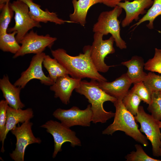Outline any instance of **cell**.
<instances>
[{
	"mask_svg": "<svg viewBox=\"0 0 161 161\" xmlns=\"http://www.w3.org/2000/svg\"><path fill=\"white\" fill-rule=\"evenodd\" d=\"M45 55V53L42 52L33 56L29 67L22 72L21 77L16 81L14 85L22 89L31 80L37 79L45 85H52L54 82L49 76H47L45 75L42 69V65Z\"/></svg>",
	"mask_w": 161,
	"mask_h": 161,
	"instance_id": "obj_12",
	"label": "cell"
},
{
	"mask_svg": "<svg viewBox=\"0 0 161 161\" xmlns=\"http://www.w3.org/2000/svg\"><path fill=\"white\" fill-rule=\"evenodd\" d=\"M122 100L117 99L113 103L115 108L114 121L102 131V134L112 135L116 131H122L144 146H147V137L138 129L134 117L125 107Z\"/></svg>",
	"mask_w": 161,
	"mask_h": 161,
	"instance_id": "obj_3",
	"label": "cell"
},
{
	"mask_svg": "<svg viewBox=\"0 0 161 161\" xmlns=\"http://www.w3.org/2000/svg\"><path fill=\"white\" fill-rule=\"evenodd\" d=\"M128 0H102V3L106 6L111 7H114L122 1Z\"/></svg>",
	"mask_w": 161,
	"mask_h": 161,
	"instance_id": "obj_32",
	"label": "cell"
},
{
	"mask_svg": "<svg viewBox=\"0 0 161 161\" xmlns=\"http://www.w3.org/2000/svg\"><path fill=\"white\" fill-rule=\"evenodd\" d=\"M97 82L98 86L101 89L117 99H123L132 84L126 73L111 82Z\"/></svg>",
	"mask_w": 161,
	"mask_h": 161,
	"instance_id": "obj_15",
	"label": "cell"
},
{
	"mask_svg": "<svg viewBox=\"0 0 161 161\" xmlns=\"http://www.w3.org/2000/svg\"><path fill=\"white\" fill-rule=\"evenodd\" d=\"M147 109L155 120H161V95L159 92L152 93L151 101Z\"/></svg>",
	"mask_w": 161,
	"mask_h": 161,
	"instance_id": "obj_26",
	"label": "cell"
},
{
	"mask_svg": "<svg viewBox=\"0 0 161 161\" xmlns=\"http://www.w3.org/2000/svg\"><path fill=\"white\" fill-rule=\"evenodd\" d=\"M153 1L152 5L144 16L132 27L136 26V27L143 22L148 21L149 23L147 24V27L150 29L154 28L153 23L154 20L158 16L161 15V0Z\"/></svg>",
	"mask_w": 161,
	"mask_h": 161,
	"instance_id": "obj_23",
	"label": "cell"
},
{
	"mask_svg": "<svg viewBox=\"0 0 161 161\" xmlns=\"http://www.w3.org/2000/svg\"><path fill=\"white\" fill-rule=\"evenodd\" d=\"M52 115L63 124L69 128L76 126L89 127L92 122V112L90 104L83 110L75 106L68 109H57Z\"/></svg>",
	"mask_w": 161,
	"mask_h": 161,
	"instance_id": "obj_10",
	"label": "cell"
},
{
	"mask_svg": "<svg viewBox=\"0 0 161 161\" xmlns=\"http://www.w3.org/2000/svg\"><path fill=\"white\" fill-rule=\"evenodd\" d=\"M10 5L15 13V24L13 27L8 28L7 31L9 33L16 32V38L19 43L29 30L35 27L40 28L41 26L40 22L30 17L29 7L24 2L16 0L10 3Z\"/></svg>",
	"mask_w": 161,
	"mask_h": 161,
	"instance_id": "obj_5",
	"label": "cell"
},
{
	"mask_svg": "<svg viewBox=\"0 0 161 161\" xmlns=\"http://www.w3.org/2000/svg\"><path fill=\"white\" fill-rule=\"evenodd\" d=\"M57 39L56 37H51L49 34L40 35L31 30L20 42L19 43L21 44L20 49L13 58H15L27 54L42 52L47 47L51 48Z\"/></svg>",
	"mask_w": 161,
	"mask_h": 161,
	"instance_id": "obj_11",
	"label": "cell"
},
{
	"mask_svg": "<svg viewBox=\"0 0 161 161\" xmlns=\"http://www.w3.org/2000/svg\"><path fill=\"white\" fill-rule=\"evenodd\" d=\"M103 36L100 33L95 32L93 41L90 46V57L97 71L105 73L112 66L105 63V58L107 55L114 53L115 50L113 47L114 40L113 37L111 36L109 39L103 40Z\"/></svg>",
	"mask_w": 161,
	"mask_h": 161,
	"instance_id": "obj_7",
	"label": "cell"
},
{
	"mask_svg": "<svg viewBox=\"0 0 161 161\" xmlns=\"http://www.w3.org/2000/svg\"><path fill=\"white\" fill-rule=\"evenodd\" d=\"M67 75L58 78L51 86L50 90L54 92L55 98H58L64 104L67 105L74 89L79 86L81 79L70 77Z\"/></svg>",
	"mask_w": 161,
	"mask_h": 161,
	"instance_id": "obj_13",
	"label": "cell"
},
{
	"mask_svg": "<svg viewBox=\"0 0 161 161\" xmlns=\"http://www.w3.org/2000/svg\"><path fill=\"white\" fill-rule=\"evenodd\" d=\"M8 103L5 100H2L0 101V141L2 145L1 151L4 153L5 151L4 148V135L7 120V111Z\"/></svg>",
	"mask_w": 161,
	"mask_h": 161,
	"instance_id": "obj_27",
	"label": "cell"
},
{
	"mask_svg": "<svg viewBox=\"0 0 161 161\" xmlns=\"http://www.w3.org/2000/svg\"><path fill=\"white\" fill-rule=\"evenodd\" d=\"M145 85L151 93L161 91V76L150 72L147 74L144 81Z\"/></svg>",
	"mask_w": 161,
	"mask_h": 161,
	"instance_id": "obj_29",
	"label": "cell"
},
{
	"mask_svg": "<svg viewBox=\"0 0 161 161\" xmlns=\"http://www.w3.org/2000/svg\"><path fill=\"white\" fill-rule=\"evenodd\" d=\"M131 89L142 101L149 105L151 102L152 93L143 81L134 83Z\"/></svg>",
	"mask_w": 161,
	"mask_h": 161,
	"instance_id": "obj_31",
	"label": "cell"
},
{
	"mask_svg": "<svg viewBox=\"0 0 161 161\" xmlns=\"http://www.w3.org/2000/svg\"><path fill=\"white\" fill-rule=\"evenodd\" d=\"M141 100L131 89L129 91L123 98L122 103L126 109L133 115H136Z\"/></svg>",
	"mask_w": 161,
	"mask_h": 161,
	"instance_id": "obj_25",
	"label": "cell"
},
{
	"mask_svg": "<svg viewBox=\"0 0 161 161\" xmlns=\"http://www.w3.org/2000/svg\"><path fill=\"white\" fill-rule=\"evenodd\" d=\"M122 9L117 5L112 10L101 13L92 29L94 32H99L103 35L110 34L114 39L116 46L121 49L127 48L126 42L120 35V22L118 19Z\"/></svg>",
	"mask_w": 161,
	"mask_h": 161,
	"instance_id": "obj_4",
	"label": "cell"
},
{
	"mask_svg": "<svg viewBox=\"0 0 161 161\" xmlns=\"http://www.w3.org/2000/svg\"><path fill=\"white\" fill-rule=\"evenodd\" d=\"M0 35L7 33L8 27L13 16L14 11L7 2L0 7Z\"/></svg>",
	"mask_w": 161,
	"mask_h": 161,
	"instance_id": "obj_24",
	"label": "cell"
},
{
	"mask_svg": "<svg viewBox=\"0 0 161 161\" xmlns=\"http://www.w3.org/2000/svg\"><path fill=\"white\" fill-rule=\"evenodd\" d=\"M90 46L84 47L83 53L76 56L69 55L62 48L52 50L51 53L72 77L81 79L87 78L98 81H107V80L97 70L91 59Z\"/></svg>",
	"mask_w": 161,
	"mask_h": 161,
	"instance_id": "obj_1",
	"label": "cell"
},
{
	"mask_svg": "<svg viewBox=\"0 0 161 161\" xmlns=\"http://www.w3.org/2000/svg\"><path fill=\"white\" fill-rule=\"evenodd\" d=\"M0 89L9 106L16 109H22L25 106L20 97L22 89L12 84L7 75H4L0 79Z\"/></svg>",
	"mask_w": 161,
	"mask_h": 161,
	"instance_id": "obj_17",
	"label": "cell"
},
{
	"mask_svg": "<svg viewBox=\"0 0 161 161\" xmlns=\"http://www.w3.org/2000/svg\"><path fill=\"white\" fill-rule=\"evenodd\" d=\"M33 123L30 120L22 123L20 126L15 127L10 131L16 138L15 150L10 154L11 158L15 161H24L25 152L27 147L33 143L40 144L41 140L36 137L32 132Z\"/></svg>",
	"mask_w": 161,
	"mask_h": 161,
	"instance_id": "obj_9",
	"label": "cell"
},
{
	"mask_svg": "<svg viewBox=\"0 0 161 161\" xmlns=\"http://www.w3.org/2000/svg\"><path fill=\"white\" fill-rule=\"evenodd\" d=\"M158 123L160 129H161V121H158Z\"/></svg>",
	"mask_w": 161,
	"mask_h": 161,
	"instance_id": "obj_35",
	"label": "cell"
},
{
	"mask_svg": "<svg viewBox=\"0 0 161 161\" xmlns=\"http://www.w3.org/2000/svg\"><path fill=\"white\" fill-rule=\"evenodd\" d=\"M144 62L141 57L135 55L127 61L121 62V64L128 68L126 73L132 83L144 81L147 74L143 71Z\"/></svg>",
	"mask_w": 161,
	"mask_h": 161,
	"instance_id": "obj_19",
	"label": "cell"
},
{
	"mask_svg": "<svg viewBox=\"0 0 161 161\" xmlns=\"http://www.w3.org/2000/svg\"><path fill=\"white\" fill-rule=\"evenodd\" d=\"M34 116L32 109H15L8 106L7 111V120L4 135V140L6 138L8 132L11 131L19 123H23L30 120Z\"/></svg>",
	"mask_w": 161,
	"mask_h": 161,
	"instance_id": "obj_18",
	"label": "cell"
},
{
	"mask_svg": "<svg viewBox=\"0 0 161 161\" xmlns=\"http://www.w3.org/2000/svg\"><path fill=\"white\" fill-rule=\"evenodd\" d=\"M145 69L161 74V49L155 48L153 58L149 59L144 64Z\"/></svg>",
	"mask_w": 161,
	"mask_h": 161,
	"instance_id": "obj_30",
	"label": "cell"
},
{
	"mask_svg": "<svg viewBox=\"0 0 161 161\" xmlns=\"http://www.w3.org/2000/svg\"><path fill=\"white\" fill-rule=\"evenodd\" d=\"M75 91L84 95L91 105L92 112V122L94 123H104L114 117L115 113L107 112L104 109L103 103L109 101L114 103L117 100L107 94L98 86L97 81H81Z\"/></svg>",
	"mask_w": 161,
	"mask_h": 161,
	"instance_id": "obj_2",
	"label": "cell"
},
{
	"mask_svg": "<svg viewBox=\"0 0 161 161\" xmlns=\"http://www.w3.org/2000/svg\"><path fill=\"white\" fill-rule=\"evenodd\" d=\"M72 2L74 12L69 15L70 21L84 27L89 9L95 4L101 3L102 0H72Z\"/></svg>",
	"mask_w": 161,
	"mask_h": 161,
	"instance_id": "obj_20",
	"label": "cell"
},
{
	"mask_svg": "<svg viewBox=\"0 0 161 161\" xmlns=\"http://www.w3.org/2000/svg\"><path fill=\"white\" fill-rule=\"evenodd\" d=\"M134 117L135 121L140 124V131L145 133L151 144L153 156H160L161 133L158 121L155 120L151 115L147 113L142 106H139L137 114Z\"/></svg>",
	"mask_w": 161,
	"mask_h": 161,
	"instance_id": "obj_8",
	"label": "cell"
},
{
	"mask_svg": "<svg viewBox=\"0 0 161 161\" xmlns=\"http://www.w3.org/2000/svg\"><path fill=\"white\" fill-rule=\"evenodd\" d=\"M159 92L160 94V95H161V91H160V92Z\"/></svg>",
	"mask_w": 161,
	"mask_h": 161,
	"instance_id": "obj_36",
	"label": "cell"
},
{
	"mask_svg": "<svg viewBox=\"0 0 161 161\" xmlns=\"http://www.w3.org/2000/svg\"><path fill=\"white\" fill-rule=\"evenodd\" d=\"M136 151H132L125 157L127 161H161L149 156L145 152L142 146L137 144L135 145Z\"/></svg>",
	"mask_w": 161,
	"mask_h": 161,
	"instance_id": "obj_28",
	"label": "cell"
},
{
	"mask_svg": "<svg viewBox=\"0 0 161 161\" xmlns=\"http://www.w3.org/2000/svg\"><path fill=\"white\" fill-rule=\"evenodd\" d=\"M160 141H161V144H160V150H159V156H161V134L160 135Z\"/></svg>",
	"mask_w": 161,
	"mask_h": 161,
	"instance_id": "obj_34",
	"label": "cell"
},
{
	"mask_svg": "<svg viewBox=\"0 0 161 161\" xmlns=\"http://www.w3.org/2000/svg\"><path fill=\"white\" fill-rule=\"evenodd\" d=\"M153 0H134L132 1L128 0L121 2L117 5L126 12V16L121 22L123 27H125L129 25L134 20L137 21L140 15L145 14L146 9L149 8L152 5Z\"/></svg>",
	"mask_w": 161,
	"mask_h": 161,
	"instance_id": "obj_14",
	"label": "cell"
},
{
	"mask_svg": "<svg viewBox=\"0 0 161 161\" xmlns=\"http://www.w3.org/2000/svg\"><path fill=\"white\" fill-rule=\"evenodd\" d=\"M40 127L45 129L47 132L53 137L54 144L53 158H55L58 153L62 151V145L65 142H69L72 147L81 145V141L77 137L76 132L61 122L50 120Z\"/></svg>",
	"mask_w": 161,
	"mask_h": 161,
	"instance_id": "obj_6",
	"label": "cell"
},
{
	"mask_svg": "<svg viewBox=\"0 0 161 161\" xmlns=\"http://www.w3.org/2000/svg\"><path fill=\"white\" fill-rule=\"evenodd\" d=\"M16 32H7L0 35V49L4 52L16 53L21 46L17 41L15 35Z\"/></svg>",
	"mask_w": 161,
	"mask_h": 161,
	"instance_id": "obj_22",
	"label": "cell"
},
{
	"mask_svg": "<svg viewBox=\"0 0 161 161\" xmlns=\"http://www.w3.org/2000/svg\"><path fill=\"white\" fill-rule=\"evenodd\" d=\"M10 1V0H0V7L6 3L9 2Z\"/></svg>",
	"mask_w": 161,
	"mask_h": 161,
	"instance_id": "obj_33",
	"label": "cell"
},
{
	"mask_svg": "<svg viewBox=\"0 0 161 161\" xmlns=\"http://www.w3.org/2000/svg\"><path fill=\"white\" fill-rule=\"evenodd\" d=\"M24 2L29 8V14L33 20L39 22L47 23L50 22L61 25L65 22L72 23L70 20H65L59 18L56 13L45 10L41 8V6L34 2L32 0H20Z\"/></svg>",
	"mask_w": 161,
	"mask_h": 161,
	"instance_id": "obj_16",
	"label": "cell"
},
{
	"mask_svg": "<svg viewBox=\"0 0 161 161\" xmlns=\"http://www.w3.org/2000/svg\"><path fill=\"white\" fill-rule=\"evenodd\" d=\"M43 64L48 72L49 77L54 83L58 78L69 75L67 71L56 59L49 55H45Z\"/></svg>",
	"mask_w": 161,
	"mask_h": 161,
	"instance_id": "obj_21",
	"label": "cell"
}]
</instances>
